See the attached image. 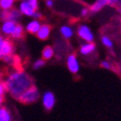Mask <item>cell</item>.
Returning <instances> with one entry per match:
<instances>
[{
  "label": "cell",
  "mask_w": 121,
  "mask_h": 121,
  "mask_svg": "<svg viewBox=\"0 0 121 121\" xmlns=\"http://www.w3.org/2000/svg\"><path fill=\"white\" fill-rule=\"evenodd\" d=\"M88 13H89V9H88V8H83L82 10H81L80 14H81V16H83V17H84V16H86V15H88Z\"/></svg>",
  "instance_id": "cell-25"
},
{
  "label": "cell",
  "mask_w": 121,
  "mask_h": 121,
  "mask_svg": "<svg viewBox=\"0 0 121 121\" xmlns=\"http://www.w3.org/2000/svg\"><path fill=\"white\" fill-rule=\"evenodd\" d=\"M45 5L48 8H53L54 5V1L53 0H45Z\"/></svg>",
  "instance_id": "cell-26"
},
{
  "label": "cell",
  "mask_w": 121,
  "mask_h": 121,
  "mask_svg": "<svg viewBox=\"0 0 121 121\" xmlns=\"http://www.w3.org/2000/svg\"><path fill=\"white\" fill-rule=\"evenodd\" d=\"M21 17H22V14L18 11V9L13 8V9H11L10 11L7 12V18H5V21H11V22H14L17 24L18 21L21 20Z\"/></svg>",
  "instance_id": "cell-12"
},
{
  "label": "cell",
  "mask_w": 121,
  "mask_h": 121,
  "mask_svg": "<svg viewBox=\"0 0 121 121\" xmlns=\"http://www.w3.org/2000/svg\"><path fill=\"white\" fill-rule=\"evenodd\" d=\"M41 55H42V60H51L54 55V49L50 45H47L44 48L42 49V53H41Z\"/></svg>",
  "instance_id": "cell-16"
},
{
  "label": "cell",
  "mask_w": 121,
  "mask_h": 121,
  "mask_svg": "<svg viewBox=\"0 0 121 121\" xmlns=\"http://www.w3.org/2000/svg\"><path fill=\"white\" fill-rule=\"evenodd\" d=\"M12 120V115L11 111L7 107H0V121H11Z\"/></svg>",
  "instance_id": "cell-17"
},
{
  "label": "cell",
  "mask_w": 121,
  "mask_h": 121,
  "mask_svg": "<svg viewBox=\"0 0 121 121\" xmlns=\"http://www.w3.org/2000/svg\"><path fill=\"white\" fill-rule=\"evenodd\" d=\"M67 67H68V70L70 71L71 73H77L79 71L80 66H79V62L75 54H70L67 57Z\"/></svg>",
  "instance_id": "cell-9"
},
{
  "label": "cell",
  "mask_w": 121,
  "mask_h": 121,
  "mask_svg": "<svg viewBox=\"0 0 121 121\" xmlns=\"http://www.w3.org/2000/svg\"><path fill=\"white\" fill-rule=\"evenodd\" d=\"M101 66L103 68H105V69H111V64L109 62H107V60H103L101 63Z\"/></svg>",
  "instance_id": "cell-23"
},
{
  "label": "cell",
  "mask_w": 121,
  "mask_h": 121,
  "mask_svg": "<svg viewBox=\"0 0 121 121\" xmlns=\"http://www.w3.org/2000/svg\"><path fill=\"white\" fill-rule=\"evenodd\" d=\"M42 17V15H41V13L40 12H38V11H36L35 13H34V15H33V20H40V18Z\"/></svg>",
  "instance_id": "cell-24"
},
{
  "label": "cell",
  "mask_w": 121,
  "mask_h": 121,
  "mask_svg": "<svg viewBox=\"0 0 121 121\" xmlns=\"http://www.w3.org/2000/svg\"><path fill=\"white\" fill-rule=\"evenodd\" d=\"M4 40H5V38L3 37L2 35H0V50H1V47H2V44H3V42H4Z\"/></svg>",
  "instance_id": "cell-27"
},
{
  "label": "cell",
  "mask_w": 121,
  "mask_h": 121,
  "mask_svg": "<svg viewBox=\"0 0 121 121\" xmlns=\"http://www.w3.org/2000/svg\"><path fill=\"white\" fill-rule=\"evenodd\" d=\"M15 0H0V10L1 11H10L14 8Z\"/></svg>",
  "instance_id": "cell-15"
},
{
  "label": "cell",
  "mask_w": 121,
  "mask_h": 121,
  "mask_svg": "<svg viewBox=\"0 0 121 121\" xmlns=\"http://www.w3.org/2000/svg\"><path fill=\"white\" fill-rule=\"evenodd\" d=\"M41 26V22L38 20H31L29 21V22L26 24L25 26V30L27 31V33L29 34H37L38 30H39V28H40Z\"/></svg>",
  "instance_id": "cell-11"
},
{
  "label": "cell",
  "mask_w": 121,
  "mask_h": 121,
  "mask_svg": "<svg viewBox=\"0 0 121 121\" xmlns=\"http://www.w3.org/2000/svg\"><path fill=\"white\" fill-rule=\"evenodd\" d=\"M15 27H16V23L11 22V21H3L0 26V31L2 34V36H7V37H11L13 34Z\"/></svg>",
  "instance_id": "cell-6"
},
{
  "label": "cell",
  "mask_w": 121,
  "mask_h": 121,
  "mask_svg": "<svg viewBox=\"0 0 121 121\" xmlns=\"http://www.w3.org/2000/svg\"><path fill=\"white\" fill-rule=\"evenodd\" d=\"M13 52H14V44H13V42L10 39H5L2 47H1V50H0V60H2L5 56L13 55Z\"/></svg>",
  "instance_id": "cell-5"
},
{
  "label": "cell",
  "mask_w": 121,
  "mask_h": 121,
  "mask_svg": "<svg viewBox=\"0 0 121 121\" xmlns=\"http://www.w3.org/2000/svg\"><path fill=\"white\" fill-rule=\"evenodd\" d=\"M7 93V89L3 81H0V97H3V95Z\"/></svg>",
  "instance_id": "cell-21"
},
{
  "label": "cell",
  "mask_w": 121,
  "mask_h": 121,
  "mask_svg": "<svg viewBox=\"0 0 121 121\" xmlns=\"http://www.w3.org/2000/svg\"><path fill=\"white\" fill-rule=\"evenodd\" d=\"M77 34H78V36L81 39H83V40L86 41L88 43L92 42L94 39V35H93V33H92V30L90 29L89 26L84 25V24H82V25H80L78 27Z\"/></svg>",
  "instance_id": "cell-4"
},
{
  "label": "cell",
  "mask_w": 121,
  "mask_h": 121,
  "mask_svg": "<svg viewBox=\"0 0 121 121\" xmlns=\"http://www.w3.org/2000/svg\"><path fill=\"white\" fill-rule=\"evenodd\" d=\"M40 98V92L36 86H31L27 91H25L20 96L18 101L23 104H33L36 103Z\"/></svg>",
  "instance_id": "cell-2"
},
{
  "label": "cell",
  "mask_w": 121,
  "mask_h": 121,
  "mask_svg": "<svg viewBox=\"0 0 121 121\" xmlns=\"http://www.w3.org/2000/svg\"><path fill=\"white\" fill-rule=\"evenodd\" d=\"M95 44L93 42H90V43H84L80 47V53L82 55H89L91 54L92 52L95 51Z\"/></svg>",
  "instance_id": "cell-14"
},
{
  "label": "cell",
  "mask_w": 121,
  "mask_h": 121,
  "mask_svg": "<svg viewBox=\"0 0 121 121\" xmlns=\"http://www.w3.org/2000/svg\"><path fill=\"white\" fill-rule=\"evenodd\" d=\"M24 33H25V27L23 25H21L20 23H17L14 31H13V34L11 35V38L14 39V40H18V39H21V38L24 36Z\"/></svg>",
  "instance_id": "cell-13"
},
{
  "label": "cell",
  "mask_w": 121,
  "mask_h": 121,
  "mask_svg": "<svg viewBox=\"0 0 121 121\" xmlns=\"http://www.w3.org/2000/svg\"><path fill=\"white\" fill-rule=\"evenodd\" d=\"M44 65H45V60H42V58H39V60H36V62L33 64V68L35 70H39Z\"/></svg>",
  "instance_id": "cell-19"
},
{
  "label": "cell",
  "mask_w": 121,
  "mask_h": 121,
  "mask_svg": "<svg viewBox=\"0 0 121 121\" xmlns=\"http://www.w3.org/2000/svg\"><path fill=\"white\" fill-rule=\"evenodd\" d=\"M60 35L63 36L65 39H70V38L73 36V28L69 27V26H67V25L62 26V27H60Z\"/></svg>",
  "instance_id": "cell-18"
},
{
  "label": "cell",
  "mask_w": 121,
  "mask_h": 121,
  "mask_svg": "<svg viewBox=\"0 0 121 121\" xmlns=\"http://www.w3.org/2000/svg\"><path fill=\"white\" fill-rule=\"evenodd\" d=\"M51 30H52V27L49 24H41L40 28L38 30V33L36 34L37 38L39 40H47L49 37H50Z\"/></svg>",
  "instance_id": "cell-10"
},
{
  "label": "cell",
  "mask_w": 121,
  "mask_h": 121,
  "mask_svg": "<svg viewBox=\"0 0 121 121\" xmlns=\"http://www.w3.org/2000/svg\"><path fill=\"white\" fill-rule=\"evenodd\" d=\"M102 42H103V44L105 45V47H107V48H109V49H111V48H112V45H113L112 41H111L110 39L107 37V36L102 37Z\"/></svg>",
  "instance_id": "cell-20"
},
{
  "label": "cell",
  "mask_w": 121,
  "mask_h": 121,
  "mask_svg": "<svg viewBox=\"0 0 121 121\" xmlns=\"http://www.w3.org/2000/svg\"><path fill=\"white\" fill-rule=\"evenodd\" d=\"M2 103H3V97H0V107L2 106Z\"/></svg>",
  "instance_id": "cell-28"
},
{
  "label": "cell",
  "mask_w": 121,
  "mask_h": 121,
  "mask_svg": "<svg viewBox=\"0 0 121 121\" xmlns=\"http://www.w3.org/2000/svg\"><path fill=\"white\" fill-rule=\"evenodd\" d=\"M119 0H96L93 4L91 5L90 10L92 12H98L101 11L105 5H111V4H118Z\"/></svg>",
  "instance_id": "cell-7"
},
{
  "label": "cell",
  "mask_w": 121,
  "mask_h": 121,
  "mask_svg": "<svg viewBox=\"0 0 121 121\" xmlns=\"http://www.w3.org/2000/svg\"><path fill=\"white\" fill-rule=\"evenodd\" d=\"M118 4H119V5H120V7H121V0H119V2H118Z\"/></svg>",
  "instance_id": "cell-29"
},
{
  "label": "cell",
  "mask_w": 121,
  "mask_h": 121,
  "mask_svg": "<svg viewBox=\"0 0 121 121\" xmlns=\"http://www.w3.org/2000/svg\"><path fill=\"white\" fill-rule=\"evenodd\" d=\"M24 1H26V2H28L31 7L35 9V10H37L38 9V0H24Z\"/></svg>",
  "instance_id": "cell-22"
},
{
  "label": "cell",
  "mask_w": 121,
  "mask_h": 121,
  "mask_svg": "<svg viewBox=\"0 0 121 121\" xmlns=\"http://www.w3.org/2000/svg\"><path fill=\"white\" fill-rule=\"evenodd\" d=\"M18 11L21 12L22 15H25V16H29V17H33L34 13L36 12L37 10H35L31 5L29 4L28 2L24 1V0H21L20 4H18Z\"/></svg>",
  "instance_id": "cell-8"
},
{
  "label": "cell",
  "mask_w": 121,
  "mask_h": 121,
  "mask_svg": "<svg viewBox=\"0 0 121 121\" xmlns=\"http://www.w3.org/2000/svg\"><path fill=\"white\" fill-rule=\"evenodd\" d=\"M41 102H42V106L44 107L45 110H51L55 106V95L51 91H47L41 96Z\"/></svg>",
  "instance_id": "cell-3"
},
{
  "label": "cell",
  "mask_w": 121,
  "mask_h": 121,
  "mask_svg": "<svg viewBox=\"0 0 121 121\" xmlns=\"http://www.w3.org/2000/svg\"><path fill=\"white\" fill-rule=\"evenodd\" d=\"M7 92L15 99H18L25 91L34 86L33 78L24 70L15 69L7 76L4 80Z\"/></svg>",
  "instance_id": "cell-1"
}]
</instances>
